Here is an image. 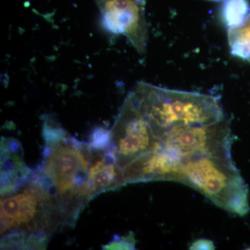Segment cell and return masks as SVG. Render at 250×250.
Returning a JSON list of instances; mask_svg holds the SVG:
<instances>
[{"label":"cell","instance_id":"6da1fadb","mask_svg":"<svg viewBox=\"0 0 250 250\" xmlns=\"http://www.w3.org/2000/svg\"><path fill=\"white\" fill-rule=\"evenodd\" d=\"M42 136V161L33 177L52 197L65 227L74 228L95 197L89 177L92 147L67 134L52 115L43 117Z\"/></svg>","mask_w":250,"mask_h":250},{"label":"cell","instance_id":"7a4b0ae2","mask_svg":"<svg viewBox=\"0 0 250 250\" xmlns=\"http://www.w3.org/2000/svg\"><path fill=\"white\" fill-rule=\"evenodd\" d=\"M132 93L157 141L174 126L213 124L226 118L220 98L213 95L168 89L145 82H138Z\"/></svg>","mask_w":250,"mask_h":250},{"label":"cell","instance_id":"3957f363","mask_svg":"<svg viewBox=\"0 0 250 250\" xmlns=\"http://www.w3.org/2000/svg\"><path fill=\"white\" fill-rule=\"evenodd\" d=\"M1 236L24 233L48 242L65 228L52 197L31 174L17 190L1 196Z\"/></svg>","mask_w":250,"mask_h":250},{"label":"cell","instance_id":"277c9868","mask_svg":"<svg viewBox=\"0 0 250 250\" xmlns=\"http://www.w3.org/2000/svg\"><path fill=\"white\" fill-rule=\"evenodd\" d=\"M177 182L202 192L232 214L246 215L249 210L248 187L232 159L202 156L184 161Z\"/></svg>","mask_w":250,"mask_h":250},{"label":"cell","instance_id":"5b68a950","mask_svg":"<svg viewBox=\"0 0 250 250\" xmlns=\"http://www.w3.org/2000/svg\"><path fill=\"white\" fill-rule=\"evenodd\" d=\"M158 141L159 147L183 162L202 156L232 159V136L227 118L213 124L174 126Z\"/></svg>","mask_w":250,"mask_h":250},{"label":"cell","instance_id":"8992f818","mask_svg":"<svg viewBox=\"0 0 250 250\" xmlns=\"http://www.w3.org/2000/svg\"><path fill=\"white\" fill-rule=\"evenodd\" d=\"M108 150L121 167L152 150L157 140L140 111L132 92L128 94L111 129Z\"/></svg>","mask_w":250,"mask_h":250},{"label":"cell","instance_id":"52a82bcc","mask_svg":"<svg viewBox=\"0 0 250 250\" xmlns=\"http://www.w3.org/2000/svg\"><path fill=\"white\" fill-rule=\"evenodd\" d=\"M108 31L124 34L140 54L146 53L147 22L143 5L136 0H95Z\"/></svg>","mask_w":250,"mask_h":250},{"label":"cell","instance_id":"ba28073f","mask_svg":"<svg viewBox=\"0 0 250 250\" xmlns=\"http://www.w3.org/2000/svg\"><path fill=\"white\" fill-rule=\"evenodd\" d=\"M183 161L161 147L141 154L123 167L126 184L150 181H178Z\"/></svg>","mask_w":250,"mask_h":250},{"label":"cell","instance_id":"9c48e42d","mask_svg":"<svg viewBox=\"0 0 250 250\" xmlns=\"http://www.w3.org/2000/svg\"><path fill=\"white\" fill-rule=\"evenodd\" d=\"M33 171L26 165L18 140L1 138V196L17 190L30 178Z\"/></svg>","mask_w":250,"mask_h":250},{"label":"cell","instance_id":"30bf717a","mask_svg":"<svg viewBox=\"0 0 250 250\" xmlns=\"http://www.w3.org/2000/svg\"><path fill=\"white\" fill-rule=\"evenodd\" d=\"M89 177L95 197L103 192L117 190L126 184L123 167L118 165L108 148L96 149L92 147Z\"/></svg>","mask_w":250,"mask_h":250},{"label":"cell","instance_id":"8fae6325","mask_svg":"<svg viewBox=\"0 0 250 250\" xmlns=\"http://www.w3.org/2000/svg\"><path fill=\"white\" fill-rule=\"evenodd\" d=\"M228 34L231 54L250 62V14L241 26L228 29Z\"/></svg>","mask_w":250,"mask_h":250},{"label":"cell","instance_id":"7c38bea8","mask_svg":"<svg viewBox=\"0 0 250 250\" xmlns=\"http://www.w3.org/2000/svg\"><path fill=\"white\" fill-rule=\"evenodd\" d=\"M220 9L222 21L229 28L239 27L250 15L248 0H223Z\"/></svg>","mask_w":250,"mask_h":250},{"label":"cell","instance_id":"4fadbf2b","mask_svg":"<svg viewBox=\"0 0 250 250\" xmlns=\"http://www.w3.org/2000/svg\"><path fill=\"white\" fill-rule=\"evenodd\" d=\"M111 130L104 127H97L92 131L89 145L94 149H107L111 144Z\"/></svg>","mask_w":250,"mask_h":250},{"label":"cell","instance_id":"5bb4252c","mask_svg":"<svg viewBox=\"0 0 250 250\" xmlns=\"http://www.w3.org/2000/svg\"><path fill=\"white\" fill-rule=\"evenodd\" d=\"M136 241L134 234L129 232L125 236H115L113 241L103 246V250H135Z\"/></svg>","mask_w":250,"mask_h":250},{"label":"cell","instance_id":"9a60e30c","mask_svg":"<svg viewBox=\"0 0 250 250\" xmlns=\"http://www.w3.org/2000/svg\"><path fill=\"white\" fill-rule=\"evenodd\" d=\"M190 250H215L214 243L210 240L200 238L192 242L189 247Z\"/></svg>","mask_w":250,"mask_h":250},{"label":"cell","instance_id":"2e32d148","mask_svg":"<svg viewBox=\"0 0 250 250\" xmlns=\"http://www.w3.org/2000/svg\"><path fill=\"white\" fill-rule=\"evenodd\" d=\"M136 1H137L139 3V4L144 5L145 3H146V0H136Z\"/></svg>","mask_w":250,"mask_h":250},{"label":"cell","instance_id":"e0dca14e","mask_svg":"<svg viewBox=\"0 0 250 250\" xmlns=\"http://www.w3.org/2000/svg\"><path fill=\"white\" fill-rule=\"evenodd\" d=\"M205 1H223V0H205Z\"/></svg>","mask_w":250,"mask_h":250}]
</instances>
